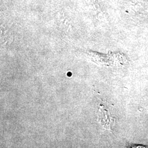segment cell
<instances>
[{
  "instance_id": "obj_1",
  "label": "cell",
  "mask_w": 148,
  "mask_h": 148,
  "mask_svg": "<svg viewBox=\"0 0 148 148\" xmlns=\"http://www.w3.org/2000/svg\"><path fill=\"white\" fill-rule=\"evenodd\" d=\"M71 75H72V74H71V73H70V72H69V73H68V76H69V77H70V76H71Z\"/></svg>"
}]
</instances>
